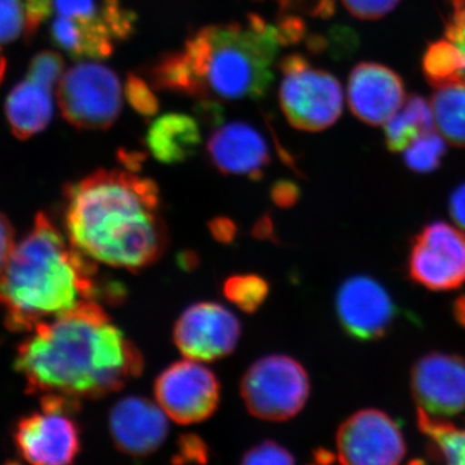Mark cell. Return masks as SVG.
Returning a JSON list of instances; mask_svg holds the SVG:
<instances>
[{"instance_id":"cell-1","label":"cell","mask_w":465,"mask_h":465,"mask_svg":"<svg viewBox=\"0 0 465 465\" xmlns=\"http://www.w3.org/2000/svg\"><path fill=\"white\" fill-rule=\"evenodd\" d=\"M15 367L32 394L99 399L142 374V353L94 300L36 324Z\"/></svg>"},{"instance_id":"cell-2","label":"cell","mask_w":465,"mask_h":465,"mask_svg":"<svg viewBox=\"0 0 465 465\" xmlns=\"http://www.w3.org/2000/svg\"><path fill=\"white\" fill-rule=\"evenodd\" d=\"M67 238L94 262L137 272L167 247L158 186L148 177L100 170L65 191Z\"/></svg>"},{"instance_id":"cell-3","label":"cell","mask_w":465,"mask_h":465,"mask_svg":"<svg viewBox=\"0 0 465 465\" xmlns=\"http://www.w3.org/2000/svg\"><path fill=\"white\" fill-rule=\"evenodd\" d=\"M281 45L277 26L256 15L204 26L183 50L159 58L150 70L152 85L202 101L260 99L273 82Z\"/></svg>"},{"instance_id":"cell-4","label":"cell","mask_w":465,"mask_h":465,"mask_svg":"<svg viewBox=\"0 0 465 465\" xmlns=\"http://www.w3.org/2000/svg\"><path fill=\"white\" fill-rule=\"evenodd\" d=\"M94 260L39 213L0 273V308L12 331H33L97 295Z\"/></svg>"},{"instance_id":"cell-5","label":"cell","mask_w":465,"mask_h":465,"mask_svg":"<svg viewBox=\"0 0 465 465\" xmlns=\"http://www.w3.org/2000/svg\"><path fill=\"white\" fill-rule=\"evenodd\" d=\"M280 103L289 124L298 130L318 133L335 124L342 110L338 79L316 69L302 54L281 61Z\"/></svg>"},{"instance_id":"cell-6","label":"cell","mask_w":465,"mask_h":465,"mask_svg":"<svg viewBox=\"0 0 465 465\" xmlns=\"http://www.w3.org/2000/svg\"><path fill=\"white\" fill-rule=\"evenodd\" d=\"M57 103L64 118L79 130H108L121 114V81L108 66L76 64L58 82Z\"/></svg>"},{"instance_id":"cell-7","label":"cell","mask_w":465,"mask_h":465,"mask_svg":"<svg viewBox=\"0 0 465 465\" xmlns=\"http://www.w3.org/2000/svg\"><path fill=\"white\" fill-rule=\"evenodd\" d=\"M41 403V411L24 416L16 425L14 439L18 454L32 464L73 463L81 450L79 428L73 419L78 400L45 394Z\"/></svg>"},{"instance_id":"cell-8","label":"cell","mask_w":465,"mask_h":465,"mask_svg":"<svg viewBox=\"0 0 465 465\" xmlns=\"http://www.w3.org/2000/svg\"><path fill=\"white\" fill-rule=\"evenodd\" d=\"M311 385L304 367L287 356L262 358L241 382L247 410L262 420H289L307 403Z\"/></svg>"},{"instance_id":"cell-9","label":"cell","mask_w":465,"mask_h":465,"mask_svg":"<svg viewBox=\"0 0 465 465\" xmlns=\"http://www.w3.org/2000/svg\"><path fill=\"white\" fill-rule=\"evenodd\" d=\"M154 391L158 405L179 424L201 423L219 406V381L211 370L194 360L167 367L158 376Z\"/></svg>"},{"instance_id":"cell-10","label":"cell","mask_w":465,"mask_h":465,"mask_svg":"<svg viewBox=\"0 0 465 465\" xmlns=\"http://www.w3.org/2000/svg\"><path fill=\"white\" fill-rule=\"evenodd\" d=\"M412 280L425 289L449 291L465 282V234L436 222L416 235L409 258Z\"/></svg>"},{"instance_id":"cell-11","label":"cell","mask_w":465,"mask_h":465,"mask_svg":"<svg viewBox=\"0 0 465 465\" xmlns=\"http://www.w3.org/2000/svg\"><path fill=\"white\" fill-rule=\"evenodd\" d=\"M341 463L356 465L399 464L406 443L399 425L379 410H362L341 425L336 436Z\"/></svg>"},{"instance_id":"cell-12","label":"cell","mask_w":465,"mask_h":465,"mask_svg":"<svg viewBox=\"0 0 465 465\" xmlns=\"http://www.w3.org/2000/svg\"><path fill=\"white\" fill-rule=\"evenodd\" d=\"M241 324L229 309L217 302H197L186 309L174 326V344L189 360H219L237 347Z\"/></svg>"},{"instance_id":"cell-13","label":"cell","mask_w":465,"mask_h":465,"mask_svg":"<svg viewBox=\"0 0 465 465\" xmlns=\"http://www.w3.org/2000/svg\"><path fill=\"white\" fill-rule=\"evenodd\" d=\"M342 329L357 341H375L391 329L397 309L390 293L366 275L349 278L336 296Z\"/></svg>"},{"instance_id":"cell-14","label":"cell","mask_w":465,"mask_h":465,"mask_svg":"<svg viewBox=\"0 0 465 465\" xmlns=\"http://www.w3.org/2000/svg\"><path fill=\"white\" fill-rule=\"evenodd\" d=\"M416 402L430 415L446 418L465 410V360L454 354L430 353L412 370Z\"/></svg>"},{"instance_id":"cell-15","label":"cell","mask_w":465,"mask_h":465,"mask_svg":"<svg viewBox=\"0 0 465 465\" xmlns=\"http://www.w3.org/2000/svg\"><path fill=\"white\" fill-rule=\"evenodd\" d=\"M168 416L162 407L143 397H125L109 415V430L116 449L134 458H145L167 439Z\"/></svg>"},{"instance_id":"cell-16","label":"cell","mask_w":465,"mask_h":465,"mask_svg":"<svg viewBox=\"0 0 465 465\" xmlns=\"http://www.w3.org/2000/svg\"><path fill=\"white\" fill-rule=\"evenodd\" d=\"M348 101L361 121L384 124L402 108L405 88L400 76L388 67L363 63L349 76Z\"/></svg>"},{"instance_id":"cell-17","label":"cell","mask_w":465,"mask_h":465,"mask_svg":"<svg viewBox=\"0 0 465 465\" xmlns=\"http://www.w3.org/2000/svg\"><path fill=\"white\" fill-rule=\"evenodd\" d=\"M208 158L224 174L260 179L271 161L265 137L243 122L217 127L207 142Z\"/></svg>"},{"instance_id":"cell-18","label":"cell","mask_w":465,"mask_h":465,"mask_svg":"<svg viewBox=\"0 0 465 465\" xmlns=\"http://www.w3.org/2000/svg\"><path fill=\"white\" fill-rule=\"evenodd\" d=\"M201 143L197 121L179 113L159 116L146 134V145L153 157L164 164L188 161L197 153Z\"/></svg>"},{"instance_id":"cell-19","label":"cell","mask_w":465,"mask_h":465,"mask_svg":"<svg viewBox=\"0 0 465 465\" xmlns=\"http://www.w3.org/2000/svg\"><path fill=\"white\" fill-rule=\"evenodd\" d=\"M5 115L18 139L41 133L54 115V90L26 78L9 94Z\"/></svg>"},{"instance_id":"cell-20","label":"cell","mask_w":465,"mask_h":465,"mask_svg":"<svg viewBox=\"0 0 465 465\" xmlns=\"http://www.w3.org/2000/svg\"><path fill=\"white\" fill-rule=\"evenodd\" d=\"M52 41L74 58L100 60L114 51L115 38L105 24L57 16L51 24Z\"/></svg>"},{"instance_id":"cell-21","label":"cell","mask_w":465,"mask_h":465,"mask_svg":"<svg viewBox=\"0 0 465 465\" xmlns=\"http://www.w3.org/2000/svg\"><path fill=\"white\" fill-rule=\"evenodd\" d=\"M57 16L103 23L112 30L115 41H124L134 30L136 17L122 7L119 0H52Z\"/></svg>"},{"instance_id":"cell-22","label":"cell","mask_w":465,"mask_h":465,"mask_svg":"<svg viewBox=\"0 0 465 465\" xmlns=\"http://www.w3.org/2000/svg\"><path fill=\"white\" fill-rule=\"evenodd\" d=\"M432 114L427 101L419 96L410 97L403 109L385 124V140L391 152H403L416 139L433 131Z\"/></svg>"},{"instance_id":"cell-23","label":"cell","mask_w":465,"mask_h":465,"mask_svg":"<svg viewBox=\"0 0 465 465\" xmlns=\"http://www.w3.org/2000/svg\"><path fill=\"white\" fill-rule=\"evenodd\" d=\"M430 108L442 136L465 146V79L437 87Z\"/></svg>"},{"instance_id":"cell-24","label":"cell","mask_w":465,"mask_h":465,"mask_svg":"<svg viewBox=\"0 0 465 465\" xmlns=\"http://www.w3.org/2000/svg\"><path fill=\"white\" fill-rule=\"evenodd\" d=\"M418 423L432 442L434 454L440 455L448 463L465 465V430L421 409L418 411Z\"/></svg>"},{"instance_id":"cell-25","label":"cell","mask_w":465,"mask_h":465,"mask_svg":"<svg viewBox=\"0 0 465 465\" xmlns=\"http://www.w3.org/2000/svg\"><path fill=\"white\" fill-rule=\"evenodd\" d=\"M423 67L425 78L436 88L465 79L463 57L450 41L430 45L424 54Z\"/></svg>"},{"instance_id":"cell-26","label":"cell","mask_w":465,"mask_h":465,"mask_svg":"<svg viewBox=\"0 0 465 465\" xmlns=\"http://www.w3.org/2000/svg\"><path fill=\"white\" fill-rule=\"evenodd\" d=\"M225 298L246 313L258 311L269 293V284L255 274H240L228 278L224 287Z\"/></svg>"},{"instance_id":"cell-27","label":"cell","mask_w":465,"mask_h":465,"mask_svg":"<svg viewBox=\"0 0 465 465\" xmlns=\"http://www.w3.org/2000/svg\"><path fill=\"white\" fill-rule=\"evenodd\" d=\"M36 30L27 0H0V45L32 36Z\"/></svg>"},{"instance_id":"cell-28","label":"cell","mask_w":465,"mask_h":465,"mask_svg":"<svg viewBox=\"0 0 465 465\" xmlns=\"http://www.w3.org/2000/svg\"><path fill=\"white\" fill-rule=\"evenodd\" d=\"M405 152L407 166L419 173H427L440 166L446 152V143L439 134L430 131L416 139Z\"/></svg>"},{"instance_id":"cell-29","label":"cell","mask_w":465,"mask_h":465,"mask_svg":"<svg viewBox=\"0 0 465 465\" xmlns=\"http://www.w3.org/2000/svg\"><path fill=\"white\" fill-rule=\"evenodd\" d=\"M124 94L128 104L137 114L153 116L157 114L159 101L157 94L148 84L136 74L127 76L124 84Z\"/></svg>"},{"instance_id":"cell-30","label":"cell","mask_w":465,"mask_h":465,"mask_svg":"<svg viewBox=\"0 0 465 465\" xmlns=\"http://www.w3.org/2000/svg\"><path fill=\"white\" fill-rule=\"evenodd\" d=\"M63 75V57L56 52L45 51L33 58L26 78L54 90Z\"/></svg>"},{"instance_id":"cell-31","label":"cell","mask_w":465,"mask_h":465,"mask_svg":"<svg viewBox=\"0 0 465 465\" xmlns=\"http://www.w3.org/2000/svg\"><path fill=\"white\" fill-rule=\"evenodd\" d=\"M243 464H292V454L278 445V443L266 440V442L260 443L255 448L250 449L244 454Z\"/></svg>"},{"instance_id":"cell-32","label":"cell","mask_w":465,"mask_h":465,"mask_svg":"<svg viewBox=\"0 0 465 465\" xmlns=\"http://www.w3.org/2000/svg\"><path fill=\"white\" fill-rule=\"evenodd\" d=\"M349 14L361 20H378L396 8L401 0H341Z\"/></svg>"},{"instance_id":"cell-33","label":"cell","mask_w":465,"mask_h":465,"mask_svg":"<svg viewBox=\"0 0 465 465\" xmlns=\"http://www.w3.org/2000/svg\"><path fill=\"white\" fill-rule=\"evenodd\" d=\"M207 458L208 449L206 443L200 437L186 434V436L180 439L179 452H177L174 461H177V463H185V461L206 463Z\"/></svg>"},{"instance_id":"cell-34","label":"cell","mask_w":465,"mask_h":465,"mask_svg":"<svg viewBox=\"0 0 465 465\" xmlns=\"http://www.w3.org/2000/svg\"><path fill=\"white\" fill-rule=\"evenodd\" d=\"M446 35L463 57L465 76V2L460 8L454 11V16L446 26Z\"/></svg>"},{"instance_id":"cell-35","label":"cell","mask_w":465,"mask_h":465,"mask_svg":"<svg viewBox=\"0 0 465 465\" xmlns=\"http://www.w3.org/2000/svg\"><path fill=\"white\" fill-rule=\"evenodd\" d=\"M16 247V235L15 229L7 219V216L0 213V273L5 271L9 258Z\"/></svg>"},{"instance_id":"cell-36","label":"cell","mask_w":465,"mask_h":465,"mask_svg":"<svg viewBox=\"0 0 465 465\" xmlns=\"http://www.w3.org/2000/svg\"><path fill=\"white\" fill-rule=\"evenodd\" d=\"M272 198H273V201L278 206H292L299 198L298 186L290 182L277 183L273 186V189H272Z\"/></svg>"},{"instance_id":"cell-37","label":"cell","mask_w":465,"mask_h":465,"mask_svg":"<svg viewBox=\"0 0 465 465\" xmlns=\"http://www.w3.org/2000/svg\"><path fill=\"white\" fill-rule=\"evenodd\" d=\"M450 213L457 224L465 231V183L459 186L450 200Z\"/></svg>"},{"instance_id":"cell-38","label":"cell","mask_w":465,"mask_h":465,"mask_svg":"<svg viewBox=\"0 0 465 465\" xmlns=\"http://www.w3.org/2000/svg\"><path fill=\"white\" fill-rule=\"evenodd\" d=\"M211 231L213 232L217 240L231 241L234 235L235 228L229 220L217 219L211 225Z\"/></svg>"},{"instance_id":"cell-39","label":"cell","mask_w":465,"mask_h":465,"mask_svg":"<svg viewBox=\"0 0 465 465\" xmlns=\"http://www.w3.org/2000/svg\"><path fill=\"white\" fill-rule=\"evenodd\" d=\"M5 60L3 57L2 52H0V82H2L3 76H5Z\"/></svg>"},{"instance_id":"cell-40","label":"cell","mask_w":465,"mask_h":465,"mask_svg":"<svg viewBox=\"0 0 465 465\" xmlns=\"http://www.w3.org/2000/svg\"><path fill=\"white\" fill-rule=\"evenodd\" d=\"M449 2L451 3L455 11V9L460 8L463 5L464 0H449Z\"/></svg>"}]
</instances>
